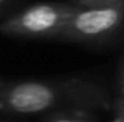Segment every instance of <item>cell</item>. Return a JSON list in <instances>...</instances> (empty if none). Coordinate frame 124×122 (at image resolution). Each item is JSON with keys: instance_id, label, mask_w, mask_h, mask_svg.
Segmentation results:
<instances>
[{"instance_id": "obj_10", "label": "cell", "mask_w": 124, "mask_h": 122, "mask_svg": "<svg viewBox=\"0 0 124 122\" xmlns=\"http://www.w3.org/2000/svg\"><path fill=\"white\" fill-rule=\"evenodd\" d=\"M5 85H6V83H3L2 80H0V91H2V88H3V86H5Z\"/></svg>"}, {"instance_id": "obj_1", "label": "cell", "mask_w": 124, "mask_h": 122, "mask_svg": "<svg viewBox=\"0 0 124 122\" xmlns=\"http://www.w3.org/2000/svg\"><path fill=\"white\" fill-rule=\"evenodd\" d=\"M107 108H110V97L104 86L83 78L27 80L6 83L0 91V113L13 116Z\"/></svg>"}, {"instance_id": "obj_7", "label": "cell", "mask_w": 124, "mask_h": 122, "mask_svg": "<svg viewBox=\"0 0 124 122\" xmlns=\"http://www.w3.org/2000/svg\"><path fill=\"white\" fill-rule=\"evenodd\" d=\"M112 122H124V114L116 107H115V111H113V119H112Z\"/></svg>"}, {"instance_id": "obj_5", "label": "cell", "mask_w": 124, "mask_h": 122, "mask_svg": "<svg viewBox=\"0 0 124 122\" xmlns=\"http://www.w3.org/2000/svg\"><path fill=\"white\" fill-rule=\"evenodd\" d=\"M118 0H71V5L76 8H86V6H97V5H107Z\"/></svg>"}, {"instance_id": "obj_6", "label": "cell", "mask_w": 124, "mask_h": 122, "mask_svg": "<svg viewBox=\"0 0 124 122\" xmlns=\"http://www.w3.org/2000/svg\"><path fill=\"white\" fill-rule=\"evenodd\" d=\"M118 83H119V92H121V95H119V97L124 100V58H123V63H121V69H119Z\"/></svg>"}, {"instance_id": "obj_4", "label": "cell", "mask_w": 124, "mask_h": 122, "mask_svg": "<svg viewBox=\"0 0 124 122\" xmlns=\"http://www.w3.org/2000/svg\"><path fill=\"white\" fill-rule=\"evenodd\" d=\"M42 122H96L91 116V111L85 110H63L47 113Z\"/></svg>"}, {"instance_id": "obj_3", "label": "cell", "mask_w": 124, "mask_h": 122, "mask_svg": "<svg viewBox=\"0 0 124 122\" xmlns=\"http://www.w3.org/2000/svg\"><path fill=\"white\" fill-rule=\"evenodd\" d=\"M76 6L71 3H36L0 24V33L22 39H57Z\"/></svg>"}, {"instance_id": "obj_9", "label": "cell", "mask_w": 124, "mask_h": 122, "mask_svg": "<svg viewBox=\"0 0 124 122\" xmlns=\"http://www.w3.org/2000/svg\"><path fill=\"white\" fill-rule=\"evenodd\" d=\"M8 3H9V0H0V9H3Z\"/></svg>"}, {"instance_id": "obj_2", "label": "cell", "mask_w": 124, "mask_h": 122, "mask_svg": "<svg viewBox=\"0 0 124 122\" xmlns=\"http://www.w3.org/2000/svg\"><path fill=\"white\" fill-rule=\"evenodd\" d=\"M124 28V0L107 5L74 8L63 30L60 41L82 44L107 42Z\"/></svg>"}, {"instance_id": "obj_8", "label": "cell", "mask_w": 124, "mask_h": 122, "mask_svg": "<svg viewBox=\"0 0 124 122\" xmlns=\"http://www.w3.org/2000/svg\"><path fill=\"white\" fill-rule=\"evenodd\" d=\"M115 107H116V108H118V110L124 114V100H123L121 97H118V99L115 100Z\"/></svg>"}, {"instance_id": "obj_11", "label": "cell", "mask_w": 124, "mask_h": 122, "mask_svg": "<svg viewBox=\"0 0 124 122\" xmlns=\"http://www.w3.org/2000/svg\"><path fill=\"white\" fill-rule=\"evenodd\" d=\"M0 122H11V121H8V119H2V117H0Z\"/></svg>"}]
</instances>
